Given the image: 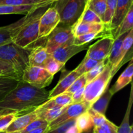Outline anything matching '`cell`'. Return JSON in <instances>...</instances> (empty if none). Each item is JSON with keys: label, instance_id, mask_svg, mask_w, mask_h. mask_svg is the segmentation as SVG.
<instances>
[{"label": "cell", "instance_id": "obj_1", "mask_svg": "<svg viewBox=\"0 0 133 133\" xmlns=\"http://www.w3.org/2000/svg\"><path fill=\"white\" fill-rule=\"evenodd\" d=\"M49 99V91L45 88L32 86L23 80L0 102V111L16 112L18 116L33 112Z\"/></svg>", "mask_w": 133, "mask_h": 133}, {"label": "cell", "instance_id": "obj_2", "mask_svg": "<svg viewBox=\"0 0 133 133\" xmlns=\"http://www.w3.org/2000/svg\"><path fill=\"white\" fill-rule=\"evenodd\" d=\"M53 4L38 7L34 10L31 18L19 29L12 42L24 48H32V45L38 41L39 20L45 10Z\"/></svg>", "mask_w": 133, "mask_h": 133}, {"label": "cell", "instance_id": "obj_3", "mask_svg": "<svg viewBox=\"0 0 133 133\" xmlns=\"http://www.w3.org/2000/svg\"><path fill=\"white\" fill-rule=\"evenodd\" d=\"M31 48L19 46L12 41L0 46V59L9 63L22 78L23 72L29 66V56Z\"/></svg>", "mask_w": 133, "mask_h": 133}, {"label": "cell", "instance_id": "obj_4", "mask_svg": "<svg viewBox=\"0 0 133 133\" xmlns=\"http://www.w3.org/2000/svg\"><path fill=\"white\" fill-rule=\"evenodd\" d=\"M87 3L86 0H55L52 6L58 13L61 26L72 27L83 14Z\"/></svg>", "mask_w": 133, "mask_h": 133}, {"label": "cell", "instance_id": "obj_5", "mask_svg": "<svg viewBox=\"0 0 133 133\" xmlns=\"http://www.w3.org/2000/svg\"><path fill=\"white\" fill-rule=\"evenodd\" d=\"M112 79V66L107 62L103 71L85 86L83 102L90 108L93 103L109 87Z\"/></svg>", "mask_w": 133, "mask_h": 133}, {"label": "cell", "instance_id": "obj_6", "mask_svg": "<svg viewBox=\"0 0 133 133\" xmlns=\"http://www.w3.org/2000/svg\"><path fill=\"white\" fill-rule=\"evenodd\" d=\"M74 34L71 26H57L46 38L44 44L47 51L51 54L56 49L62 46L74 43Z\"/></svg>", "mask_w": 133, "mask_h": 133}, {"label": "cell", "instance_id": "obj_7", "mask_svg": "<svg viewBox=\"0 0 133 133\" xmlns=\"http://www.w3.org/2000/svg\"><path fill=\"white\" fill-rule=\"evenodd\" d=\"M54 76L44 68L29 66L23 71L22 80L38 88L43 89L51 83Z\"/></svg>", "mask_w": 133, "mask_h": 133}, {"label": "cell", "instance_id": "obj_8", "mask_svg": "<svg viewBox=\"0 0 133 133\" xmlns=\"http://www.w3.org/2000/svg\"><path fill=\"white\" fill-rule=\"evenodd\" d=\"M55 0H48L45 2L42 3L40 5H37L35 8L30 10L29 13L25 15L24 17L19 19V20L16 21L14 23H11L10 25H7L6 26H3L0 27V46L3 45V44H6L9 42L12 41L14 37L16 35L18 31L21 29V27L25 24L27 22H28L31 18L33 13L34 10L38 7L42 6L44 5H48V4H53Z\"/></svg>", "mask_w": 133, "mask_h": 133}, {"label": "cell", "instance_id": "obj_9", "mask_svg": "<svg viewBox=\"0 0 133 133\" xmlns=\"http://www.w3.org/2000/svg\"><path fill=\"white\" fill-rule=\"evenodd\" d=\"M60 23V16L52 5L45 10L39 20L38 40L46 39Z\"/></svg>", "mask_w": 133, "mask_h": 133}, {"label": "cell", "instance_id": "obj_10", "mask_svg": "<svg viewBox=\"0 0 133 133\" xmlns=\"http://www.w3.org/2000/svg\"><path fill=\"white\" fill-rule=\"evenodd\" d=\"M114 40L111 34L101 37L94 44L89 46L86 57L98 61L106 59L109 57Z\"/></svg>", "mask_w": 133, "mask_h": 133}, {"label": "cell", "instance_id": "obj_11", "mask_svg": "<svg viewBox=\"0 0 133 133\" xmlns=\"http://www.w3.org/2000/svg\"><path fill=\"white\" fill-rule=\"evenodd\" d=\"M89 108L90 107L83 102L80 103H72L70 104L59 117H57L52 122L49 123V130L56 129L60 125L70 120L76 119L81 114L87 112Z\"/></svg>", "mask_w": 133, "mask_h": 133}, {"label": "cell", "instance_id": "obj_12", "mask_svg": "<svg viewBox=\"0 0 133 133\" xmlns=\"http://www.w3.org/2000/svg\"><path fill=\"white\" fill-rule=\"evenodd\" d=\"M132 43H133V29L129 31L128 34L123 40L122 49L115 66L112 69V78L116 74L121 67L132 59Z\"/></svg>", "mask_w": 133, "mask_h": 133}, {"label": "cell", "instance_id": "obj_13", "mask_svg": "<svg viewBox=\"0 0 133 133\" xmlns=\"http://www.w3.org/2000/svg\"><path fill=\"white\" fill-rule=\"evenodd\" d=\"M89 46L88 44L75 45L74 43H70L65 44L56 49L54 52H52L51 56L60 62L66 64L71 57L84 50L88 49Z\"/></svg>", "mask_w": 133, "mask_h": 133}, {"label": "cell", "instance_id": "obj_14", "mask_svg": "<svg viewBox=\"0 0 133 133\" xmlns=\"http://www.w3.org/2000/svg\"><path fill=\"white\" fill-rule=\"evenodd\" d=\"M132 5H133V0H117L115 13L111 22L107 26L110 34L119 26Z\"/></svg>", "mask_w": 133, "mask_h": 133}, {"label": "cell", "instance_id": "obj_15", "mask_svg": "<svg viewBox=\"0 0 133 133\" xmlns=\"http://www.w3.org/2000/svg\"><path fill=\"white\" fill-rule=\"evenodd\" d=\"M80 76V74L75 72V70L69 72L68 73L65 74L60 79L55 87L51 91H49V99L53 98L60 94L64 93L72 84L73 82Z\"/></svg>", "mask_w": 133, "mask_h": 133}, {"label": "cell", "instance_id": "obj_16", "mask_svg": "<svg viewBox=\"0 0 133 133\" xmlns=\"http://www.w3.org/2000/svg\"><path fill=\"white\" fill-rule=\"evenodd\" d=\"M38 118L35 111L18 116L5 130L6 133H18L25 128L32 121Z\"/></svg>", "mask_w": 133, "mask_h": 133}, {"label": "cell", "instance_id": "obj_17", "mask_svg": "<svg viewBox=\"0 0 133 133\" xmlns=\"http://www.w3.org/2000/svg\"><path fill=\"white\" fill-rule=\"evenodd\" d=\"M50 56L45 46L39 45L32 47L29 56V66L43 67L44 63Z\"/></svg>", "mask_w": 133, "mask_h": 133}, {"label": "cell", "instance_id": "obj_18", "mask_svg": "<svg viewBox=\"0 0 133 133\" xmlns=\"http://www.w3.org/2000/svg\"><path fill=\"white\" fill-rule=\"evenodd\" d=\"M72 29L74 37L90 33L103 32L105 31H109L107 26L104 23H75L72 26Z\"/></svg>", "mask_w": 133, "mask_h": 133}, {"label": "cell", "instance_id": "obj_19", "mask_svg": "<svg viewBox=\"0 0 133 133\" xmlns=\"http://www.w3.org/2000/svg\"><path fill=\"white\" fill-rule=\"evenodd\" d=\"M129 62V63L128 66H127L124 71L121 74L112 87L109 89V91L113 95L132 82L133 76L132 59L130 60Z\"/></svg>", "mask_w": 133, "mask_h": 133}, {"label": "cell", "instance_id": "obj_20", "mask_svg": "<svg viewBox=\"0 0 133 133\" xmlns=\"http://www.w3.org/2000/svg\"><path fill=\"white\" fill-rule=\"evenodd\" d=\"M67 106H55L48 109H40L37 108L35 111L37 114L38 118L42 119L49 123L59 117L64 112Z\"/></svg>", "mask_w": 133, "mask_h": 133}, {"label": "cell", "instance_id": "obj_21", "mask_svg": "<svg viewBox=\"0 0 133 133\" xmlns=\"http://www.w3.org/2000/svg\"><path fill=\"white\" fill-rule=\"evenodd\" d=\"M133 29V5L130 7L119 26L111 33L114 39Z\"/></svg>", "mask_w": 133, "mask_h": 133}, {"label": "cell", "instance_id": "obj_22", "mask_svg": "<svg viewBox=\"0 0 133 133\" xmlns=\"http://www.w3.org/2000/svg\"><path fill=\"white\" fill-rule=\"evenodd\" d=\"M128 33L129 32H127L122 34V35L118 37L114 40L110 53H109V57H108V62L111 65L112 69L115 66L116 64L119 53H120L121 49H122V43H123V40L127 36Z\"/></svg>", "mask_w": 133, "mask_h": 133}, {"label": "cell", "instance_id": "obj_23", "mask_svg": "<svg viewBox=\"0 0 133 133\" xmlns=\"http://www.w3.org/2000/svg\"><path fill=\"white\" fill-rule=\"evenodd\" d=\"M112 96L113 95L110 92L109 88L108 87L105 90V92L99 96V98L93 103L90 108H92V109L94 110L98 113L105 116L109 102H110V99L112 97Z\"/></svg>", "mask_w": 133, "mask_h": 133}, {"label": "cell", "instance_id": "obj_24", "mask_svg": "<svg viewBox=\"0 0 133 133\" xmlns=\"http://www.w3.org/2000/svg\"><path fill=\"white\" fill-rule=\"evenodd\" d=\"M132 102H133V86H132V83L131 82V93H130L129 100L127 110H126L124 117H123V121H122L120 126H118L117 133H130L131 132V129L133 128V125H130L129 119H130V114H131V108H132Z\"/></svg>", "mask_w": 133, "mask_h": 133}, {"label": "cell", "instance_id": "obj_25", "mask_svg": "<svg viewBox=\"0 0 133 133\" xmlns=\"http://www.w3.org/2000/svg\"><path fill=\"white\" fill-rule=\"evenodd\" d=\"M44 2H45V1H44ZM41 3L36 4V5H24V6H7V5H0V15L12 14H27V13H29L30 10H32L33 8H35V7H36L37 5H40V4Z\"/></svg>", "mask_w": 133, "mask_h": 133}, {"label": "cell", "instance_id": "obj_26", "mask_svg": "<svg viewBox=\"0 0 133 133\" xmlns=\"http://www.w3.org/2000/svg\"><path fill=\"white\" fill-rule=\"evenodd\" d=\"M75 126L81 132L87 131L94 128L92 117L88 112H85L75 119Z\"/></svg>", "mask_w": 133, "mask_h": 133}, {"label": "cell", "instance_id": "obj_27", "mask_svg": "<svg viewBox=\"0 0 133 133\" xmlns=\"http://www.w3.org/2000/svg\"><path fill=\"white\" fill-rule=\"evenodd\" d=\"M0 78H12L17 80H22V77L19 76L16 69L9 63L0 59Z\"/></svg>", "mask_w": 133, "mask_h": 133}, {"label": "cell", "instance_id": "obj_28", "mask_svg": "<svg viewBox=\"0 0 133 133\" xmlns=\"http://www.w3.org/2000/svg\"><path fill=\"white\" fill-rule=\"evenodd\" d=\"M110 34L109 31H105L103 32H95L90 33L84 34V35H79L74 37V44L75 45H83V44H88L92 40L97 39V38L103 37L104 36Z\"/></svg>", "mask_w": 133, "mask_h": 133}, {"label": "cell", "instance_id": "obj_29", "mask_svg": "<svg viewBox=\"0 0 133 133\" xmlns=\"http://www.w3.org/2000/svg\"><path fill=\"white\" fill-rule=\"evenodd\" d=\"M103 23V22L101 18L96 13L90 9L88 6L86 5L83 14L75 23Z\"/></svg>", "mask_w": 133, "mask_h": 133}, {"label": "cell", "instance_id": "obj_30", "mask_svg": "<svg viewBox=\"0 0 133 133\" xmlns=\"http://www.w3.org/2000/svg\"><path fill=\"white\" fill-rule=\"evenodd\" d=\"M64 65L65 63L60 62L51 56H50L44 63L43 68H44L51 74L54 76L61 69H63Z\"/></svg>", "mask_w": 133, "mask_h": 133}, {"label": "cell", "instance_id": "obj_31", "mask_svg": "<svg viewBox=\"0 0 133 133\" xmlns=\"http://www.w3.org/2000/svg\"><path fill=\"white\" fill-rule=\"evenodd\" d=\"M87 5L103 20L106 10L107 0H88Z\"/></svg>", "mask_w": 133, "mask_h": 133}, {"label": "cell", "instance_id": "obj_32", "mask_svg": "<svg viewBox=\"0 0 133 133\" xmlns=\"http://www.w3.org/2000/svg\"><path fill=\"white\" fill-rule=\"evenodd\" d=\"M17 117L16 112L0 111V131H5Z\"/></svg>", "mask_w": 133, "mask_h": 133}, {"label": "cell", "instance_id": "obj_33", "mask_svg": "<svg viewBox=\"0 0 133 133\" xmlns=\"http://www.w3.org/2000/svg\"><path fill=\"white\" fill-rule=\"evenodd\" d=\"M99 62L100 61H96V60L89 58V57H87L85 56L83 61L78 65L77 67L75 69H74V70L78 74L82 75V74H85L87 72L90 70L92 68L96 66Z\"/></svg>", "mask_w": 133, "mask_h": 133}, {"label": "cell", "instance_id": "obj_34", "mask_svg": "<svg viewBox=\"0 0 133 133\" xmlns=\"http://www.w3.org/2000/svg\"><path fill=\"white\" fill-rule=\"evenodd\" d=\"M117 0H107V6L105 14L103 18V22L107 26H109L110 23L115 13L116 8Z\"/></svg>", "mask_w": 133, "mask_h": 133}, {"label": "cell", "instance_id": "obj_35", "mask_svg": "<svg viewBox=\"0 0 133 133\" xmlns=\"http://www.w3.org/2000/svg\"><path fill=\"white\" fill-rule=\"evenodd\" d=\"M107 62L108 58H107L106 59H104L103 60V61H100L96 66H95L94 67L92 68L90 70H89V71L87 72V73H85L87 83L91 82L92 80L94 79L96 76H97L103 71V70L104 68H105V65H106Z\"/></svg>", "mask_w": 133, "mask_h": 133}, {"label": "cell", "instance_id": "obj_36", "mask_svg": "<svg viewBox=\"0 0 133 133\" xmlns=\"http://www.w3.org/2000/svg\"><path fill=\"white\" fill-rule=\"evenodd\" d=\"M48 0H0V5L7 6H24V5H36Z\"/></svg>", "mask_w": 133, "mask_h": 133}, {"label": "cell", "instance_id": "obj_37", "mask_svg": "<svg viewBox=\"0 0 133 133\" xmlns=\"http://www.w3.org/2000/svg\"><path fill=\"white\" fill-rule=\"evenodd\" d=\"M19 80L12 78H0V93H8L14 89Z\"/></svg>", "mask_w": 133, "mask_h": 133}, {"label": "cell", "instance_id": "obj_38", "mask_svg": "<svg viewBox=\"0 0 133 133\" xmlns=\"http://www.w3.org/2000/svg\"><path fill=\"white\" fill-rule=\"evenodd\" d=\"M86 85H87V80H86L85 74H82L73 82L72 84L70 86V87L64 93L71 95L79 89L85 87Z\"/></svg>", "mask_w": 133, "mask_h": 133}, {"label": "cell", "instance_id": "obj_39", "mask_svg": "<svg viewBox=\"0 0 133 133\" xmlns=\"http://www.w3.org/2000/svg\"><path fill=\"white\" fill-rule=\"evenodd\" d=\"M87 112L89 113L91 117H92L94 126H101L104 123L105 120L107 119V117H105V116L98 113L97 112L95 111L94 110L92 109V108H88Z\"/></svg>", "mask_w": 133, "mask_h": 133}, {"label": "cell", "instance_id": "obj_40", "mask_svg": "<svg viewBox=\"0 0 133 133\" xmlns=\"http://www.w3.org/2000/svg\"><path fill=\"white\" fill-rule=\"evenodd\" d=\"M49 125V123L47 122L45 120L42 119L40 118H37L36 119H35V121H32L31 123L29 124L25 128L23 129L22 130H21L20 132L18 133H27L28 132L31 131V130H34V129H36L37 128L41 127V126H47V125Z\"/></svg>", "mask_w": 133, "mask_h": 133}, {"label": "cell", "instance_id": "obj_41", "mask_svg": "<svg viewBox=\"0 0 133 133\" xmlns=\"http://www.w3.org/2000/svg\"><path fill=\"white\" fill-rule=\"evenodd\" d=\"M75 119L70 120V121L64 123L62 124V125H60L59 126L57 127L56 129L49 130L47 133H66V130H67L70 126L75 125Z\"/></svg>", "mask_w": 133, "mask_h": 133}, {"label": "cell", "instance_id": "obj_42", "mask_svg": "<svg viewBox=\"0 0 133 133\" xmlns=\"http://www.w3.org/2000/svg\"><path fill=\"white\" fill-rule=\"evenodd\" d=\"M105 133H117L118 126L107 119L104 123L101 126Z\"/></svg>", "mask_w": 133, "mask_h": 133}, {"label": "cell", "instance_id": "obj_43", "mask_svg": "<svg viewBox=\"0 0 133 133\" xmlns=\"http://www.w3.org/2000/svg\"><path fill=\"white\" fill-rule=\"evenodd\" d=\"M84 87L80 89L76 92L73 93L71 95L73 103H80L83 101V98H84Z\"/></svg>", "mask_w": 133, "mask_h": 133}, {"label": "cell", "instance_id": "obj_44", "mask_svg": "<svg viewBox=\"0 0 133 133\" xmlns=\"http://www.w3.org/2000/svg\"><path fill=\"white\" fill-rule=\"evenodd\" d=\"M49 130V125H47V126H41V127L37 128L36 129H34V130H31V131L28 132L27 133H47Z\"/></svg>", "mask_w": 133, "mask_h": 133}, {"label": "cell", "instance_id": "obj_45", "mask_svg": "<svg viewBox=\"0 0 133 133\" xmlns=\"http://www.w3.org/2000/svg\"><path fill=\"white\" fill-rule=\"evenodd\" d=\"M66 133H81V132L79 131V130L77 129V127L75 126V125L70 126V127L66 130Z\"/></svg>", "mask_w": 133, "mask_h": 133}, {"label": "cell", "instance_id": "obj_46", "mask_svg": "<svg viewBox=\"0 0 133 133\" xmlns=\"http://www.w3.org/2000/svg\"><path fill=\"white\" fill-rule=\"evenodd\" d=\"M93 131L94 133H105L101 126H94Z\"/></svg>", "mask_w": 133, "mask_h": 133}, {"label": "cell", "instance_id": "obj_47", "mask_svg": "<svg viewBox=\"0 0 133 133\" xmlns=\"http://www.w3.org/2000/svg\"><path fill=\"white\" fill-rule=\"evenodd\" d=\"M81 133H94L93 129H90V130H87V131L82 132H81Z\"/></svg>", "mask_w": 133, "mask_h": 133}, {"label": "cell", "instance_id": "obj_48", "mask_svg": "<svg viewBox=\"0 0 133 133\" xmlns=\"http://www.w3.org/2000/svg\"><path fill=\"white\" fill-rule=\"evenodd\" d=\"M0 133H6L5 131H0Z\"/></svg>", "mask_w": 133, "mask_h": 133}, {"label": "cell", "instance_id": "obj_49", "mask_svg": "<svg viewBox=\"0 0 133 133\" xmlns=\"http://www.w3.org/2000/svg\"><path fill=\"white\" fill-rule=\"evenodd\" d=\"M130 133H133V128L132 129H131V132Z\"/></svg>", "mask_w": 133, "mask_h": 133}, {"label": "cell", "instance_id": "obj_50", "mask_svg": "<svg viewBox=\"0 0 133 133\" xmlns=\"http://www.w3.org/2000/svg\"><path fill=\"white\" fill-rule=\"evenodd\" d=\"M86 1H87H87H88V0H86Z\"/></svg>", "mask_w": 133, "mask_h": 133}, {"label": "cell", "instance_id": "obj_51", "mask_svg": "<svg viewBox=\"0 0 133 133\" xmlns=\"http://www.w3.org/2000/svg\"><path fill=\"white\" fill-rule=\"evenodd\" d=\"M43 1H44V0H43Z\"/></svg>", "mask_w": 133, "mask_h": 133}]
</instances>
